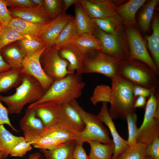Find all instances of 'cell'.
Listing matches in <instances>:
<instances>
[{"mask_svg": "<svg viewBox=\"0 0 159 159\" xmlns=\"http://www.w3.org/2000/svg\"><path fill=\"white\" fill-rule=\"evenodd\" d=\"M46 92L36 79L29 75L23 73L22 82L16 88L15 92L7 96L0 95V100L7 105L9 113L18 114L25 105L39 100Z\"/></svg>", "mask_w": 159, "mask_h": 159, "instance_id": "cell-1", "label": "cell"}, {"mask_svg": "<svg viewBox=\"0 0 159 159\" xmlns=\"http://www.w3.org/2000/svg\"><path fill=\"white\" fill-rule=\"evenodd\" d=\"M85 86L80 75L75 72L69 74L54 80L42 97L28 107L47 102H64L76 100L82 95Z\"/></svg>", "mask_w": 159, "mask_h": 159, "instance_id": "cell-2", "label": "cell"}, {"mask_svg": "<svg viewBox=\"0 0 159 159\" xmlns=\"http://www.w3.org/2000/svg\"><path fill=\"white\" fill-rule=\"evenodd\" d=\"M112 80L111 101L108 109L112 119H120L126 121L127 115L135 112L134 107L137 98L133 93L134 85L117 75Z\"/></svg>", "mask_w": 159, "mask_h": 159, "instance_id": "cell-3", "label": "cell"}, {"mask_svg": "<svg viewBox=\"0 0 159 159\" xmlns=\"http://www.w3.org/2000/svg\"><path fill=\"white\" fill-rule=\"evenodd\" d=\"M117 74L134 85L152 90H159L158 76L150 67L140 60L128 57L120 61Z\"/></svg>", "mask_w": 159, "mask_h": 159, "instance_id": "cell-4", "label": "cell"}, {"mask_svg": "<svg viewBox=\"0 0 159 159\" xmlns=\"http://www.w3.org/2000/svg\"><path fill=\"white\" fill-rule=\"evenodd\" d=\"M159 136V90H152L146 102L143 123L138 128L137 142L145 145Z\"/></svg>", "mask_w": 159, "mask_h": 159, "instance_id": "cell-5", "label": "cell"}, {"mask_svg": "<svg viewBox=\"0 0 159 159\" xmlns=\"http://www.w3.org/2000/svg\"><path fill=\"white\" fill-rule=\"evenodd\" d=\"M74 102L85 124L83 130L75 135V141L76 143L83 144L89 141H97L103 143H113L108 130L97 116L84 110L76 100H74Z\"/></svg>", "mask_w": 159, "mask_h": 159, "instance_id": "cell-6", "label": "cell"}, {"mask_svg": "<svg viewBox=\"0 0 159 159\" xmlns=\"http://www.w3.org/2000/svg\"><path fill=\"white\" fill-rule=\"evenodd\" d=\"M120 61L100 50H94L85 55L83 73L100 74L112 79L117 75Z\"/></svg>", "mask_w": 159, "mask_h": 159, "instance_id": "cell-7", "label": "cell"}, {"mask_svg": "<svg viewBox=\"0 0 159 159\" xmlns=\"http://www.w3.org/2000/svg\"><path fill=\"white\" fill-rule=\"evenodd\" d=\"M121 28L112 34L107 33L96 26L95 36L101 42L102 52L120 61L129 57V51L125 45Z\"/></svg>", "mask_w": 159, "mask_h": 159, "instance_id": "cell-8", "label": "cell"}, {"mask_svg": "<svg viewBox=\"0 0 159 159\" xmlns=\"http://www.w3.org/2000/svg\"><path fill=\"white\" fill-rule=\"evenodd\" d=\"M40 61L44 72L54 80L72 73L68 70V62L60 57L54 44L46 48L42 54Z\"/></svg>", "mask_w": 159, "mask_h": 159, "instance_id": "cell-9", "label": "cell"}, {"mask_svg": "<svg viewBox=\"0 0 159 159\" xmlns=\"http://www.w3.org/2000/svg\"><path fill=\"white\" fill-rule=\"evenodd\" d=\"M74 100L60 104L56 123L68 131L76 135L83 130L85 124L75 104Z\"/></svg>", "mask_w": 159, "mask_h": 159, "instance_id": "cell-10", "label": "cell"}, {"mask_svg": "<svg viewBox=\"0 0 159 159\" xmlns=\"http://www.w3.org/2000/svg\"><path fill=\"white\" fill-rule=\"evenodd\" d=\"M127 32L130 48L129 57L145 63L158 76L159 69L149 55L139 32L134 27L129 26L127 29Z\"/></svg>", "mask_w": 159, "mask_h": 159, "instance_id": "cell-11", "label": "cell"}, {"mask_svg": "<svg viewBox=\"0 0 159 159\" xmlns=\"http://www.w3.org/2000/svg\"><path fill=\"white\" fill-rule=\"evenodd\" d=\"M19 125L25 140L31 145L37 143L43 136L45 127L33 108L28 107Z\"/></svg>", "mask_w": 159, "mask_h": 159, "instance_id": "cell-12", "label": "cell"}, {"mask_svg": "<svg viewBox=\"0 0 159 159\" xmlns=\"http://www.w3.org/2000/svg\"><path fill=\"white\" fill-rule=\"evenodd\" d=\"M48 46L32 55L25 56L21 67L23 73L29 75L34 78L40 83L46 91L54 81L44 72L40 61L42 54Z\"/></svg>", "mask_w": 159, "mask_h": 159, "instance_id": "cell-13", "label": "cell"}, {"mask_svg": "<svg viewBox=\"0 0 159 159\" xmlns=\"http://www.w3.org/2000/svg\"><path fill=\"white\" fill-rule=\"evenodd\" d=\"M86 14L91 19H105L117 14V7L110 0H80Z\"/></svg>", "mask_w": 159, "mask_h": 159, "instance_id": "cell-14", "label": "cell"}, {"mask_svg": "<svg viewBox=\"0 0 159 159\" xmlns=\"http://www.w3.org/2000/svg\"><path fill=\"white\" fill-rule=\"evenodd\" d=\"M9 9L13 18L31 23L45 24L52 21L44 6L11 7Z\"/></svg>", "mask_w": 159, "mask_h": 159, "instance_id": "cell-15", "label": "cell"}, {"mask_svg": "<svg viewBox=\"0 0 159 159\" xmlns=\"http://www.w3.org/2000/svg\"><path fill=\"white\" fill-rule=\"evenodd\" d=\"M97 116L109 129L115 146L114 153L112 159H117L119 155L128 148L127 140L122 138L117 132L112 119L110 115L107 102H102L100 111Z\"/></svg>", "mask_w": 159, "mask_h": 159, "instance_id": "cell-16", "label": "cell"}, {"mask_svg": "<svg viewBox=\"0 0 159 159\" xmlns=\"http://www.w3.org/2000/svg\"><path fill=\"white\" fill-rule=\"evenodd\" d=\"M60 57L69 63L67 69L71 73L79 75L83 73V63L85 54L73 43L69 42L58 50Z\"/></svg>", "mask_w": 159, "mask_h": 159, "instance_id": "cell-17", "label": "cell"}, {"mask_svg": "<svg viewBox=\"0 0 159 159\" xmlns=\"http://www.w3.org/2000/svg\"><path fill=\"white\" fill-rule=\"evenodd\" d=\"M50 22L45 24H37L27 21L18 18H13L8 26L27 38L39 40L40 39Z\"/></svg>", "mask_w": 159, "mask_h": 159, "instance_id": "cell-18", "label": "cell"}, {"mask_svg": "<svg viewBox=\"0 0 159 159\" xmlns=\"http://www.w3.org/2000/svg\"><path fill=\"white\" fill-rule=\"evenodd\" d=\"M74 18L73 16L65 13L52 20L40 39L46 42L48 46L54 44L64 28Z\"/></svg>", "mask_w": 159, "mask_h": 159, "instance_id": "cell-19", "label": "cell"}, {"mask_svg": "<svg viewBox=\"0 0 159 159\" xmlns=\"http://www.w3.org/2000/svg\"><path fill=\"white\" fill-rule=\"evenodd\" d=\"M62 102H47L30 108L34 109L36 115L46 127L57 122L59 106Z\"/></svg>", "mask_w": 159, "mask_h": 159, "instance_id": "cell-20", "label": "cell"}, {"mask_svg": "<svg viewBox=\"0 0 159 159\" xmlns=\"http://www.w3.org/2000/svg\"><path fill=\"white\" fill-rule=\"evenodd\" d=\"M74 5V20L77 35L89 34L95 35L96 25L85 11L79 1Z\"/></svg>", "mask_w": 159, "mask_h": 159, "instance_id": "cell-21", "label": "cell"}, {"mask_svg": "<svg viewBox=\"0 0 159 159\" xmlns=\"http://www.w3.org/2000/svg\"><path fill=\"white\" fill-rule=\"evenodd\" d=\"M1 54L11 69L21 68L25 55L16 42L11 43L0 50Z\"/></svg>", "mask_w": 159, "mask_h": 159, "instance_id": "cell-22", "label": "cell"}, {"mask_svg": "<svg viewBox=\"0 0 159 159\" xmlns=\"http://www.w3.org/2000/svg\"><path fill=\"white\" fill-rule=\"evenodd\" d=\"M23 76L21 67L10 69L0 72V95L19 86L22 82Z\"/></svg>", "mask_w": 159, "mask_h": 159, "instance_id": "cell-23", "label": "cell"}, {"mask_svg": "<svg viewBox=\"0 0 159 159\" xmlns=\"http://www.w3.org/2000/svg\"><path fill=\"white\" fill-rule=\"evenodd\" d=\"M76 144L75 140L61 144L51 150L39 149L44 159H73V151Z\"/></svg>", "mask_w": 159, "mask_h": 159, "instance_id": "cell-24", "label": "cell"}, {"mask_svg": "<svg viewBox=\"0 0 159 159\" xmlns=\"http://www.w3.org/2000/svg\"><path fill=\"white\" fill-rule=\"evenodd\" d=\"M70 42L74 44L85 55L94 50H101L102 48L100 40L93 35H77Z\"/></svg>", "mask_w": 159, "mask_h": 159, "instance_id": "cell-25", "label": "cell"}, {"mask_svg": "<svg viewBox=\"0 0 159 159\" xmlns=\"http://www.w3.org/2000/svg\"><path fill=\"white\" fill-rule=\"evenodd\" d=\"M24 140V137L14 135L3 125H0V145L2 152L1 159L7 158L13 148Z\"/></svg>", "mask_w": 159, "mask_h": 159, "instance_id": "cell-26", "label": "cell"}, {"mask_svg": "<svg viewBox=\"0 0 159 159\" xmlns=\"http://www.w3.org/2000/svg\"><path fill=\"white\" fill-rule=\"evenodd\" d=\"M87 142L90 147L89 155L90 159H112L115 148L113 143L103 144L94 141Z\"/></svg>", "mask_w": 159, "mask_h": 159, "instance_id": "cell-27", "label": "cell"}, {"mask_svg": "<svg viewBox=\"0 0 159 159\" xmlns=\"http://www.w3.org/2000/svg\"><path fill=\"white\" fill-rule=\"evenodd\" d=\"M146 1L145 0H130L117 7V14L120 15L126 22L136 24V13Z\"/></svg>", "mask_w": 159, "mask_h": 159, "instance_id": "cell-28", "label": "cell"}, {"mask_svg": "<svg viewBox=\"0 0 159 159\" xmlns=\"http://www.w3.org/2000/svg\"><path fill=\"white\" fill-rule=\"evenodd\" d=\"M153 32L150 36H146L149 49L154 60V62L159 69V20L155 17L152 23Z\"/></svg>", "mask_w": 159, "mask_h": 159, "instance_id": "cell-29", "label": "cell"}, {"mask_svg": "<svg viewBox=\"0 0 159 159\" xmlns=\"http://www.w3.org/2000/svg\"><path fill=\"white\" fill-rule=\"evenodd\" d=\"M94 23L99 29L109 34L113 33L121 28L122 18L117 14L105 19H92Z\"/></svg>", "mask_w": 159, "mask_h": 159, "instance_id": "cell-30", "label": "cell"}, {"mask_svg": "<svg viewBox=\"0 0 159 159\" xmlns=\"http://www.w3.org/2000/svg\"><path fill=\"white\" fill-rule=\"evenodd\" d=\"M45 136L52 137L62 143L75 140V135L68 131L56 122L45 127L43 136Z\"/></svg>", "mask_w": 159, "mask_h": 159, "instance_id": "cell-31", "label": "cell"}, {"mask_svg": "<svg viewBox=\"0 0 159 159\" xmlns=\"http://www.w3.org/2000/svg\"><path fill=\"white\" fill-rule=\"evenodd\" d=\"M16 42L25 56L32 55L48 46L46 42L41 39L25 38L17 41Z\"/></svg>", "mask_w": 159, "mask_h": 159, "instance_id": "cell-32", "label": "cell"}, {"mask_svg": "<svg viewBox=\"0 0 159 159\" xmlns=\"http://www.w3.org/2000/svg\"><path fill=\"white\" fill-rule=\"evenodd\" d=\"M158 2L157 0L150 1L144 6L140 14L139 25L143 32H146L149 29L150 22Z\"/></svg>", "mask_w": 159, "mask_h": 159, "instance_id": "cell-33", "label": "cell"}, {"mask_svg": "<svg viewBox=\"0 0 159 159\" xmlns=\"http://www.w3.org/2000/svg\"><path fill=\"white\" fill-rule=\"evenodd\" d=\"M77 35L74 18L65 26L56 39L54 44L57 49L58 50Z\"/></svg>", "mask_w": 159, "mask_h": 159, "instance_id": "cell-34", "label": "cell"}, {"mask_svg": "<svg viewBox=\"0 0 159 159\" xmlns=\"http://www.w3.org/2000/svg\"><path fill=\"white\" fill-rule=\"evenodd\" d=\"M25 38H27L11 27L3 26L0 31V50L11 43Z\"/></svg>", "mask_w": 159, "mask_h": 159, "instance_id": "cell-35", "label": "cell"}, {"mask_svg": "<svg viewBox=\"0 0 159 159\" xmlns=\"http://www.w3.org/2000/svg\"><path fill=\"white\" fill-rule=\"evenodd\" d=\"M112 90L111 88L105 85H100L97 86L95 88L93 94L90 100L94 105L100 102H109L111 101Z\"/></svg>", "mask_w": 159, "mask_h": 159, "instance_id": "cell-36", "label": "cell"}, {"mask_svg": "<svg viewBox=\"0 0 159 159\" xmlns=\"http://www.w3.org/2000/svg\"><path fill=\"white\" fill-rule=\"evenodd\" d=\"M145 148V144L137 142L133 146L128 147L117 159H144L146 157Z\"/></svg>", "mask_w": 159, "mask_h": 159, "instance_id": "cell-37", "label": "cell"}, {"mask_svg": "<svg viewBox=\"0 0 159 159\" xmlns=\"http://www.w3.org/2000/svg\"><path fill=\"white\" fill-rule=\"evenodd\" d=\"M137 115L135 112L128 113L126 117L128 137L127 140L128 147L133 146L137 143L138 128L137 126Z\"/></svg>", "mask_w": 159, "mask_h": 159, "instance_id": "cell-38", "label": "cell"}, {"mask_svg": "<svg viewBox=\"0 0 159 159\" xmlns=\"http://www.w3.org/2000/svg\"><path fill=\"white\" fill-rule=\"evenodd\" d=\"M43 6L52 20L63 13V0H44Z\"/></svg>", "mask_w": 159, "mask_h": 159, "instance_id": "cell-39", "label": "cell"}, {"mask_svg": "<svg viewBox=\"0 0 159 159\" xmlns=\"http://www.w3.org/2000/svg\"><path fill=\"white\" fill-rule=\"evenodd\" d=\"M63 143H64L52 137L45 136L42 137L37 143L32 145L36 148L51 150Z\"/></svg>", "mask_w": 159, "mask_h": 159, "instance_id": "cell-40", "label": "cell"}, {"mask_svg": "<svg viewBox=\"0 0 159 159\" xmlns=\"http://www.w3.org/2000/svg\"><path fill=\"white\" fill-rule=\"evenodd\" d=\"M32 148L31 145L24 140L13 148L9 155L12 157H22Z\"/></svg>", "mask_w": 159, "mask_h": 159, "instance_id": "cell-41", "label": "cell"}, {"mask_svg": "<svg viewBox=\"0 0 159 159\" xmlns=\"http://www.w3.org/2000/svg\"><path fill=\"white\" fill-rule=\"evenodd\" d=\"M146 156L159 159V138L157 137L150 143L145 145Z\"/></svg>", "mask_w": 159, "mask_h": 159, "instance_id": "cell-42", "label": "cell"}, {"mask_svg": "<svg viewBox=\"0 0 159 159\" xmlns=\"http://www.w3.org/2000/svg\"><path fill=\"white\" fill-rule=\"evenodd\" d=\"M13 18L4 0H0V22L1 24L8 26Z\"/></svg>", "mask_w": 159, "mask_h": 159, "instance_id": "cell-43", "label": "cell"}, {"mask_svg": "<svg viewBox=\"0 0 159 159\" xmlns=\"http://www.w3.org/2000/svg\"><path fill=\"white\" fill-rule=\"evenodd\" d=\"M7 6L11 7L37 6L32 0H4Z\"/></svg>", "mask_w": 159, "mask_h": 159, "instance_id": "cell-44", "label": "cell"}, {"mask_svg": "<svg viewBox=\"0 0 159 159\" xmlns=\"http://www.w3.org/2000/svg\"><path fill=\"white\" fill-rule=\"evenodd\" d=\"M8 114L7 108L3 105L0 100V125L6 124L13 130L18 132V131L15 129L11 124L9 117Z\"/></svg>", "mask_w": 159, "mask_h": 159, "instance_id": "cell-45", "label": "cell"}, {"mask_svg": "<svg viewBox=\"0 0 159 159\" xmlns=\"http://www.w3.org/2000/svg\"><path fill=\"white\" fill-rule=\"evenodd\" d=\"M82 145V144L76 143L73 152V159H90L89 155L87 154Z\"/></svg>", "mask_w": 159, "mask_h": 159, "instance_id": "cell-46", "label": "cell"}, {"mask_svg": "<svg viewBox=\"0 0 159 159\" xmlns=\"http://www.w3.org/2000/svg\"><path fill=\"white\" fill-rule=\"evenodd\" d=\"M152 90L140 86L134 85L133 88V93L136 98L139 96H143L146 98L149 97Z\"/></svg>", "mask_w": 159, "mask_h": 159, "instance_id": "cell-47", "label": "cell"}, {"mask_svg": "<svg viewBox=\"0 0 159 159\" xmlns=\"http://www.w3.org/2000/svg\"><path fill=\"white\" fill-rule=\"evenodd\" d=\"M146 98L143 96H139L136 99L134 105L135 109L143 107L146 104Z\"/></svg>", "mask_w": 159, "mask_h": 159, "instance_id": "cell-48", "label": "cell"}, {"mask_svg": "<svg viewBox=\"0 0 159 159\" xmlns=\"http://www.w3.org/2000/svg\"><path fill=\"white\" fill-rule=\"evenodd\" d=\"M64 3V10L63 14H65L67 10L73 4H75L79 1V0H63Z\"/></svg>", "mask_w": 159, "mask_h": 159, "instance_id": "cell-49", "label": "cell"}, {"mask_svg": "<svg viewBox=\"0 0 159 159\" xmlns=\"http://www.w3.org/2000/svg\"><path fill=\"white\" fill-rule=\"evenodd\" d=\"M10 69L9 66L4 60L0 52V72L9 70Z\"/></svg>", "mask_w": 159, "mask_h": 159, "instance_id": "cell-50", "label": "cell"}, {"mask_svg": "<svg viewBox=\"0 0 159 159\" xmlns=\"http://www.w3.org/2000/svg\"><path fill=\"white\" fill-rule=\"evenodd\" d=\"M29 159H44L41 157V154L38 152L30 154L29 156Z\"/></svg>", "mask_w": 159, "mask_h": 159, "instance_id": "cell-51", "label": "cell"}, {"mask_svg": "<svg viewBox=\"0 0 159 159\" xmlns=\"http://www.w3.org/2000/svg\"><path fill=\"white\" fill-rule=\"evenodd\" d=\"M34 3L37 6H43L44 0H32Z\"/></svg>", "mask_w": 159, "mask_h": 159, "instance_id": "cell-52", "label": "cell"}, {"mask_svg": "<svg viewBox=\"0 0 159 159\" xmlns=\"http://www.w3.org/2000/svg\"><path fill=\"white\" fill-rule=\"evenodd\" d=\"M144 159H154L150 157L146 156V157Z\"/></svg>", "mask_w": 159, "mask_h": 159, "instance_id": "cell-53", "label": "cell"}, {"mask_svg": "<svg viewBox=\"0 0 159 159\" xmlns=\"http://www.w3.org/2000/svg\"><path fill=\"white\" fill-rule=\"evenodd\" d=\"M2 152L1 151H0V159H1L2 156Z\"/></svg>", "mask_w": 159, "mask_h": 159, "instance_id": "cell-54", "label": "cell"}, {"mask_svg": "<svg viewBox=\"0 0 159 159\" xmlns=\"http://www.w3.org/2000/svg\"><path fill=\"white\" fill-rule=\"evenodd\" d=\"M3 26L2 25V24H0V31L2 29Z\"/></svg>", "mask_w": 159, "mask_h": 159, "instance_id": "cell-55", "label": "cell"}, {"mask_svg": "<svg viewBox=\"0 0 159 159\" xmlns=\"http://www.w3.org/2000/svg\"><path fill=\"white\" fill-rule=\"evenodd\" d=\"M2 148H1V145H0V151H2Z\"/></svg>", "mask_w": 159, "mask_h": 159, "instance_id": "cell-56", "label": "cell"}, {"mask_svg": "<svg viewBox=\"0 0 159 159\" xmlns=\"http://www.w3.org/2000/svg\"><path fill=\"white\" fill-rule=\"evenodd\" d=\"M0 24H1V23L0 22Z\"/></svg>", "mask_w": 159, "mask_h": 159, "instance_id": "cell-57", "label": "cell"}]
</instances>
